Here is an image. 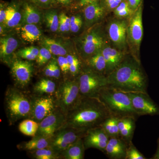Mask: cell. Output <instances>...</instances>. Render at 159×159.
<instances>
[{
    "label": "cell",
    "instance_id": "obj_8",
    "mask_svg": "<svg viewBox=\"0 0 159 159\" xmlns=\"http://www.w3.org/2000/svg\"><path fill=\"white\" fill-rule=\"evenodd\" d=\"M143 2L130 18L129 21L127 31L128 45L130 48L131 55L138 61H140V49L143 37L142 23Z\"/></svg>",
    "mask_w": 159,
    "mask_h": 159
},
{
    "label": "cell",
    "instance_id": "obj_30",
    "mask_svg": "<svg viewBox=\"0 0 159 159\" xmlns=\"http://www.w3.org/2000/svg\"><path fill=\"white\" fill-rule=\"evenodd\" d=\"M39 123L30 119H25L19 125V130L25 135L34 137L37 134Z\"/></svg>",
    "mask_w": 159,
    "mask_h": 159
},
{
    "label": "cell",
    "instance_id": "obj_28",
    "mask_svg": "<svg viewBox=\"0 0 159 159\" xmlns=\"http://www.w3.org/2000/svg\"><path fill=\"white\" fill-rule=\"evenodd\" d=\"M43 20L46 27L51 32L55 33L59 30V15L56 9L46 10L43 14Z\"/></svg>",
    "mask_w": 159,
    "mask_h": 159
},
{
    "label": "cell",
    "instance_id": "obj_43",
    "mask_svg": "<svg viewBox=\"0 0 159 159\" xmlns=\"http://www.w3.org/2000/svg\"><path fill=\"white\" fill-rule=\"evenodd\" d=\"M44 74L47 77L54 78V70H53V61L51 60L46 66L44 70Z\"/></svg>",
    "mask_w": 159,
    "mask_h": 159
},
{
    "label": "cell",
    "instance_id": "obj_2",
    "mask_svg": "<svg viewBox=\"0 0 159 159\" xmlns=\"http://www.w3.org/2000/svg\"><path fill=\"white\" fill-rule=\"evenodd\" d=\"M108 86L118 90L147 93L148 77L141 62L132 56H125L116 70L107 76Z\"/></svg>",
    "mask_w": 159,
    "mask_h": 159
},
{
    "label": "cell",
    "instance_id": "obj_42",
    "mask_svg": "<svg viewBox=\"0 0 159 159\" xmlns=\"http://www.w3.org/2000/svg\"><path fill=\"white\" fill-rule=\"evenodd\" d=\"M123 0H103V5L107 11H113Z\"/></svg>",
    "mask_w": 159,
    "mask_h": 159
},
{
    "label": "cell",
    "instance_id": "obj_34",
    "mask_svg": "<svg viewBox=\"0 0 159 159\" xmlns=\"http://www.w3.org/2000/svg\"><path fill=\"white\" fill-rule=\"evenodd\" d=\"M134 11L131 9L126 0H123L113 11L116 17L120 19L129 18Z\"/></svg>",
    "mask_w": 159,
    "mask_h": 159
},
{
    "label": "cell",
    "instance_id": "obj_16",
    "mask_svg": "<svg viewBox=\"0 0 159 159\" xmlns=\"http://www.w3.org/2000/svg\"><path fill=\"white\" fill-rule=\"evenodd\" d=\"M20 45L19 39L13 34L2 36L0 39V58L1 61L9 65L14 60L13 55Z\"/></svg>",
    "mask_w": 159,
    "mask_h": 159
},
{
    "label": "cell",
    "instance_id": "obj_36",
    "mask_svg": "<svg viewBox=\"0 0 159 159\" xmlns=\"http://www.w3.org/2000/svg\"><path fill=\"white\" fill-rule=\"evenodd\" d=\"M146 157L136 148L130 141L127 145L125 159H146Z\"/></svg>",
    "mask_w": 159,
    "mask_h": 159
},
{
    "label": "cell",
    "instance_id": "obj_26",
    "mask_svg": "<svg viewBox=\"0 0 159 159\" xmlns=\"http://www.w3.org/2000/svg\"><path fill=\"white\" fill-rule=\"evenodd\" d=\"M84 62L85 66L107 76L106 62L101 50Z\"/></svg>",
    "mask_w": 159,
    "mask_h": 159
},
{
    "label": "cell",
    "instance_id": "obj_17",
    "mask_svg": "<svg viewBox=\"0 0 159 159\" xmlns=\"http://www.w3.org/2000/svg\"><path fill=\"white\" fill-rule=\"evenodd\" d=\"M101 52L107 64V77L118 67L126 55L124 51H120L115 47L107 43L103 47Z\"/></svg>",
    "mask_w": 159,
    "mask_h": 159
},
{
    "label": "cell",
    "instance_id": "obj_27",
    "mask_svg": "<svg viewBox=\"0 0 159 159\" xmlns=\"http://www.w3.org/2000/svg\"><path fill=\"white\" fill-rule=\"evenodd\" d=\"M56 89V84L53 80L48 78H42L35 84L33 90L39 95H50L55 93Z\"/></svg>",
    "mask_w": 159,
    "mask_h": 159
},
{
    "label": "cell",
    "instance_id": "obj_48",
    "mask_svg": "<svg viewBox=\"0 0 159 159\" xmlns=\"http://www.w3.org/2000/svg\"><path fill=\"white\" fill-rule=\"evenodd\" d=\"M57 2L64 5V6H69L71 4L73 0H56Z\"/></svg>",
    "mask_w": 159,
    "mask_h": 159
},
{
    "label": "cell",
    "instance_id": "obj_18",
    "mask_svg": "<svg viewBox=\"0 0 159 159\" xmlns=\"http://www.w3.org/2000/svg\"><path fill=\"white\" fill-rule=\"evenodd\" d=\"M106 9L99 1L94 2L84 6V10L85 26L87 29L97 24L105 16Z\"/></svg>",
    "mask_w": 159,
    "mask_h": 159
},
{
    "label": "cell",
    "instance_id": "obj_25",
    "mask_svg": "<svg viewBox=\"0 0 159 159\" xmlns=\"http://www.w3.org/2000/svg\"><path fill=\"white\" fill-rule=\"evenodd\" d=\"M86 150L83 138L79 139L62 152H61V159H83Z\"/></svg>",
    "mask_w": 159,
    "mask_h": 159
},
{
    "label": "cell",
    "instance_id": "obj_46",
    "mask_svg": "<svg viewBox=\"0 0 159 159\" xmlns=\"http://www.w3.org/2000/svg\"><path fill=\"white\" fill-rule=\"evenodd\" d=\"M126 1L134 11H135L142 2V0H126Z\"/></svg>",
    "mask_w": 159,
    "mask_h": 159
},
{
    "label": "cell",
    "instance_id": "obj_37",
    "mask_svg": "<svg viewBox=\"0 0 159 159\" xmlns=\"http://www.w3.org/2000/svg\"><path fill=\"white\" fill-rule=\"evenodd\" d=\"M135 128V122L119 131V137L128 144L132 141Z\"/></svg>",
    "mask_w": 159,
    "mask_h": 159
},
{
    "label": "cell",
    "instance_id": "obj_49",
    "mask_svg": "<svg viewBox=\"0 0 159 159\" xmlns=\"http://www.w3.org/2000/svg\"><path fill=\"white\" fill-rule=\"evenodd\" d=\"M151 159H159V138L157 140V148L156 152Z\"/></svg>",
    "mask_w": 159,
    "mask_h": 159
},
{
    "label": "cell",
    "instance_id": "obj_47",
    "mask_svg": "<svg viewBox=\"0 0 159 159\" xmlns=\"http://www.w3.org/2000/svg\"><path fill=\"white\" fill-rule=\"evenodd\" d=\"M99 1V0H80L79 2V6L84 7V6H86L89 4Z\"/></svg>",
    "mask_w": 159,
    "mask_h": 159
},
{
    "label": "cell",
    "instance_id": "obj_7",
    "mask_svg": "<svg viewBox=\"0 0 159 159\" xmlns=\"http://www.w3.org/2000/svg\"><path fill=\"white\" fill-rule=\"evenodd\" d=\"M77 78L82 97H98L100 90L108 85L106 76L84 65Z\"/></svg>",
    "mask_w": 159,
    "mask_h": 159
},
{
    "label": "cell",
    "instance_id": "obj_5",
    "mask_svg": "<svg viewBox=\"0 0 159 159\" xmlns=\"http://www.w3.org/2000/svg\"><path fill=\"white\" fill-rule=\"evenodd\" d=\"M107 34L102 25L97 24L87 29L76 39V48L79 56L84 62L97 52L101 51L108 43Z\"/></svg>",
    "mask_w": 159,
    "mask_h": 159
},
{
    "label": "cell",
    "instance_id": "obj_40",
    "mask_svg": "<svg viewBox=\"0 0 159 159\" xmlns=\"http://www.w3.org/2000/svg\"><path fill=\"white\" fill-rule=\"evenodd\" d=\"M33 5L42 9H50L56 4V0H29Z\"/></svg>",
    "mask_w": 159,
    "mask_h": 159
},
{
    "label": "cell",
    "instance_id": "obj_24",
    "mask_svg": "<svg viewBox=\"0 0 159 159\" xmlns=\"http://www.w3.org/2000/svg\"><path fill=\"white\" fill-rule=\"evenodd\" d=\"M51 140V138L36 135L30 141L21 142L17 145V147L20 150L28 152L33 151L49 147Z\"/></svg>",
    "mask_w": 159,
    "mask_h": 159
},
{
    "label": "cell",
    "instance_id": "obj_32",
    "mask_svg": "<svg viewBox=\"0 0 159 159\" xmlns=\"http://www.w3.org/2000/svg\"><path fill=\"white\" fill-rule=\"evenodd\" d=\"M118 120L116 117L111 116L107 118L101 126L103 129L109 137H119Z\"/></svg>",
    "mask_w": 159,
    "mask_h": 159
},
{
    "label": "cell",
    "instance_id": "obj_45",
    "mask_svg": "<svg viewBox=\"0 0 159 159\" xmlns=\"http://www.w3.org/2000/svg\"><path fill=\"white\" fill-rule=\"evenodd\" d=\"M53 70H54V78L56 79H59L61 75V70L57 59H53Z\"/></svg>",
    "mask_w": 159,
    "mask_h": 159
},
{
    "label": "cell",
    "instance_id": "obj_10",
    "mask_svg": "<svg viewBox=\"0 0 159 159\" xmlns=\"http://www.w3.org/2000/svg\"><path fill=\"white\" fill-rule=\"evenodd\" d=\"M86 132L72 128H62L51 137L49 147L60 154L70 145L83 138Z\"/></svg>",
    "mask_w": 159,
    "mask_h": 159
},
{
    "label": "cell",
    "instance_id": "obj_12",
    "mask_svg": "<svg viewBox=\"0 0 159 159\" xmlns=\"http://www.w3.org/2000/svg\"><path fill=\"white\" fill-rule=\"evenodd\" d=\"M57 107L55 97L48 94L38 95L32 98V110L29 119L39 123Z\"/></svg>",
    "mask_w": 159,
    "mask_h": 159
},
{
    "label": "cell",
    "instance_id": "obj_31",
    "mask_svg": "<svg viewBox=\"0 0 159 159\" xmlns=\"http://www.w3.org/2000/svg\"><path fill=\"white\" fill-rule=\"evenodd\" d=\"M28 152L31 157L35 159H61L59 153L49 147Z\"/></svg>",
    "mask_w": 159,
    "mask_h": 159
},
{
    "label": "cell",
    "instance_id": "obj_38",
    "mask_svg": "<svg viewBox=\"0 0 159 159\" xmlns=\"http://www.w3.org/2000/svg\"><path fill=\"white\" fill-rule=\"evenodd\" d=\"M59 30L61 33H66L70 31V17L65 13L61 12L59 14Z\"/></svg>",
    "mask_w": 159,
    "mask_h": 159
},
{
    "label": "cell",
    "instance_id": "obj_11",
    "mask_svg": "<svg viewBox=\"0 0 159 159\" xmlns=\"http://www.w3.org/2000/svg\"><path fill=\"white\" fill-rule=\"evenodd\" d=\"M13 80L20 89L28 86L34 72V66L30 61L15 58L9 65Z\"/></svg>",
    "mask_w": 159,
    "mask_h": 159
},
{
    "label": "cell",
    "instance_id": "obj_3",
    "mask_svg": "<svg viewBox=\"0 0 159 159\" xmlns=\"http://www.w3.org/2000/svg\"><path fill=\"white\" fill-rule=\"evenodd\" d=\"M5 111L10 125L22 119H29L32 107V98L16 87H9L5 97Z\"/></svg>",
    "mask_w": 159,
    "mask_h": 159
},
{
    "label": "cell",
    "instance_id": "obj_23",
    "mask_svg": "<svg viewBox=\"0 0 159 159\" xmlns=\"http://www.w3.org/2000/svg\"><path fill=\"white\" fill-rule=\"evenodd\" d=\"M22 20V6L13 2L7 6L6 22L3 25L6 29L16 28L21 25Z\"/></svg>",
    "mask_w": 159,
    "mask_h": 159
},
{
    "label": "cell",
    "instance_id": "obj_13",
    "mask_svg": "<svg viewBox=\"0 0 159 159\" xmlns=\"http://www.w3.org/2000/svg\"><path fill=\"white\" fill-rule=\"evenodd\" d=\"M131 101L132 105L137 115L140 116H154L159 113V107L147 93L129 92L126 93Z\"/></svg>",
    "mask_w": 159,
    "mask_h": 159
},
{
    "label": "cell",
    "instance_id": "obj_1",
    "mask_svg": "<svg viewBox=\"0 0 159 159\" xmlns=\"http://www.w3.org/2000/svg\"><path fill=\"white\" fill-rule=\"evenodd\" d=\"M111 115L106 106L97 97H82L73 109L66 116L62 128H72L86 132L101 126Z\"/></svg>",
    "mask_w": 159,
    "mask_h": 159
},
{
    "label": "cell",
    "instance_id": "obj_9",
    "mask_svg": "<svg viewBox=\"0 0 159 159\" xmlns=\"http://www.w3.org/2000/svg\"><path fill=\"white\" fill-rule=\"evenodd\" d=\"M129 21L125 19H115L109 23L107 33L109 40L116 48L123 51L128 46L127 31Z\"/></svg>",
    "mask_w": 159,
    "mask_h": 159
},
{
    "label": "cell",
    "instance_id": "obj_35",
    "mask_svg": "<svg viewBox=\"0 0 159 159\" xmlns=\"http://www.w3.org/2000/svg\"><path fill=\"white\" fill-rule=\"evenodd\" d=\"M52 54L48 49L42 47L39 49V53L36 59V62L39 66L44 65L52 58Z\"/></svg>",
    "mask_w": 159,
    "mask_h": 159
},
{
    "label": "cell",
    "instance_id": "obj_41",
    "mask_svg": "<svg viewBox=\"0 0 159 159\" xmlns=\"http://www.w3.org/2000/svg\"><path fill=\"white\" fill-rule=\"evenodd\" d=\"M57 60L58 65L63 74H66L70 73L69 62L66 56H58Z\"/></svg>",
    "mask_w": 159,
    "mask_h": 159
},
{
    "label": "cell",
    "instance_id": "obj_20",
    "mask_svg": "<svg viewBox=\"0 0 159 159\" xmlns=\"http://www.w3.org/2000/svg\"><path fill=\"white\" fill-rule=\"evenodd\" d=\"M39 7L30 2H24L22 5V20L21 25L33 24L39 25L43 20V14Z\"/></svg>",
    "mask_w": 159,
    "mask_h": 159
},
{
    "label": "cell",
    "instance_id": "obj_44",
    "mask_svg": "<svg viewBox=\"0 0 159 159\" xmlns=\"http://www.w3.org/2000/svg\"><path fill=\"white\" fill-rule=\"evenodd\" d=\"M7 7L5 3H1L0 5V23L1 25H4L6 22L7 15Z\"/></svg>",
    "mask_w": 159,
    "mask_h": 159
},
{
    "label": "cell",
    "instance_id": "obj_29",
    "mask_svg": "<svg viewBox=\"0 0 159 159\" xmlns=\"http://www.w3.org/2000/svg\"><path fill=\"white\" fill-rule=\"evenodd\" d=\"M70 68V74L74 78H77L84 66V62L76 54L70 52L66 55Z\"/></svg>",
    "mask_w": 159,
    "mask_h": 159
},
{
    "label": "cell",
    "instance_id": "obj_39",
    "mask_svg": "<svg viewBox=\"0 0 159 159\" xmlns=\"http://www.w3.org/2000/svg\"><path fill=\"white\" fill-rule=\"evenodd\" d=\"M83 25V20L80 15H76L70 17V31L77 33L81 29Z\"/></svg>",
    "mask_w": 159,
    "mask_h": 159
},
{
    "label": "cell",
    "instance_id": "obj_15",
    "mask_svg": "<svg viewBox=\"0 0 159 159\" xmlns=\"http://www.w3.org/2000/svg\"><path fill=\"white\" fill-rule=\"evenodd\" d=\"M109 137L101 126L90 129L87 131L83 138L86 150L97 148L104 153Z\"/></svg>",
    "mask_w": 159,
    "mask_h": 159
},
{
    "label": "cell",
    "instance_id": "obj_21",
    "mask_svg": "<svg viewBox=\"0 0 159 159\" xmlns=\"http://www.w3.org/2000/svg\"><path fill=\"white\" fill-rule=\"evenodd\" d=\"M17 33L23 41L32 43L43 38V32L37 25L25 24L16 28Z\"/></svg>",
    "mask_w": 159,
    "mask_h": 159
},
{
    "label": "cell",
    "instance_id": "obj_22",
    "mask_svg": "<svg viewBox=\"0 0 159 159\" xmlns=\"http://www.w3.org/2000/svg\"><path fill=\"white\" fill-rule=\"evenodd\" d=\"M40 43L42 47L48 49L51 54L55 56H66L72 52L68 43L60 40L43 37L40 40Z\"/></svg>",
    "mask_w": 159,
    "mask_h": 159
},
{
    "label": "cell",
    "instance_id": "obj_14",
    "mask_svg": "<svg viewBox=\"0 0 159 159\" xmlns=\"http://www.w3.org/2000/svg\"><path fill=\"white\" fill-rule=\"evenodd\" d=\"M65 119V115L57 107L52 114L39 122L36 135L51 138L62 127Z\"/></svg>",
    "mask_w": 159,
    "mask_h": 159
},
{
    "label": "cell",
    "instance_id": "obj_4",
    "mask_svg": "<svg viewBox=\"0 0 159 159\" xmlns=\"http://www.w3.org/2000/svg\"><path fill=\"white\" fill-rule=\"evenodd\" d=\"M98 97L113 116L118 119L131 117L136 119L139 117L133 107L130 97L125 92L107 86L100 90Z\"/></svg>",
    "mask_w": 159,
    "mask_h": 159
},
{
    "label": "cell",
    "instance_id": "obj_6",
    "mask_svg": "<svg viewBox=\"0 0 159 159\" xmlns=\"http://www.w3.org/2000/svg\"><path fill=\"white\" fill-rule=\"evenodd\" d=\"M81 97L77 78L65 80L61 82L55 92L57 107L65 116L77 105Z\"/></svg>",
    "mask_w": 159,
    "mask_h": 159
},
{
    "label": "cell",
    "instance_id": "obj_33",
    "mask_svg": "<svg viewBox=\"0 0 159 159\" xmlns=\"http://www.w3.org/2000/svg\"><path fill=\"white\" fill-rule=\"evenodd\" d=\"M39 48L35 46H31L23 48L16 52V55L21 59L28 61L36 60L39 51Z\"/></svg>",
    "mask_w": 159,
    "mask_h": 159
},
{
    "label": "cell",
    "instance_id": "obj_19",
    "mask_svg": "<svg viewBox=\"0 0 159 159\" xmlns=\"http://www.w3.org/2000/svg\"><path fill=\"white\" fill-rule=\"evenodd\" d=\"M128 144L119 137H110L104 153L111 159H125Z\"/></svg>",
    "mask_w": 159,
    "mask_h": 159
}]
</instances>
